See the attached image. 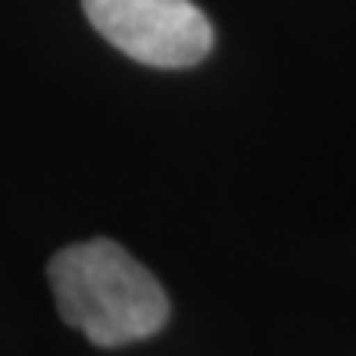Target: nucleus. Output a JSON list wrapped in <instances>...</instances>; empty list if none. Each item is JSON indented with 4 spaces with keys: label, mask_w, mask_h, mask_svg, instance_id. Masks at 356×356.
Segmentation results:
<instances>
[{
    "label": "nucleus",
    "mask_w": 356,
    "mask_h": 356,
    "mask_svg": "<svg viewBox=\"0 0 356 356\" xmlns=\"http://www.w3.org/2000/svg\"><path fill=\"white\" fill-rule=\"evenodd\" d=\"M47 274L60 317L89 343H139L165 327L168 297L162 284L109 238L63 248Z\"/></svg>",
    "instance_id": "nucleus-1"
},
{
    "label": "nucleus",
    "mask_w": 356,
    "mask_h": 356,
    "mask_svg": "<svg viewBox=\"0 0 356 356\" xmlns=\"http://www.w3.org/2000/svg\"><path fill=\"white\" fill-rule=\"evenodd\" d=\"M89 24L115 50L159 70L202 63L215 30L191 0H83Z\"/></svg>",
    "instance_id": "nucleus-2"
}]
</instances>
